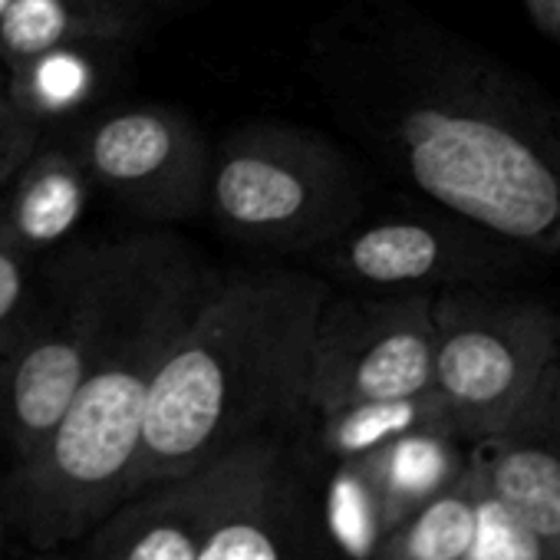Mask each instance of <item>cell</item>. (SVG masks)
Listing matches in <instances>:
<instances>
[{
  "instance_id": "1",
  "label": "cell",
  "mask_w": 560,
  "mask_h": 560,
  "mask_svg": "<svg viewBox=\"0 0 560 560\" xmlns=\"http://www.w3.org/2000/svg\"><path fill=\"white\" fill-rule=\"evenodd\" d=\"M337 119L419 198L534 254H560V100L399 0L314 34Z\"/></svg>"
},
{
  "instance_id": "2",
  "label": "cell",
  "mask_w": 560,
  "mask_h": 560,
  "mask_svg": "<svg viewBox=\"0 0 560 560\" xmlns=\"http://www.w3.org/2000/svg\"><path fill=\"white\" fill-rule=\"evenodd\" d=\"M327 294L307 270L214 280L155 373L136 491L241 445L288 439L311 412L314 334Z\"/></svg>"
},
{
  "instance_id": "3",
  "label": "cell",
  "mask_w": 560,
  "mask_h": 560,
  "mask_svg": "<svg viewBox=\"0 0 560 560\" xmlns=\"http://www.w3.org/2000/svg\"><path fill=\"white\" fill-rule=\"evenodd\" d=\"M214 280L178 244L129 304L60 422L4 478L0 517L27 544H73L136 494L155 373Z\"/></svg>"
},
{
  "instance_id": "4",
  "label": "cell",
  "mask_w": 560,
  "mask_h": 560,
  "mask_svg": "<svg viewBox=\"0 0 560 560\" xmlns=\"http://www.w3.org/2000/svg\"><path fill=\"white\" fill-rule=\"evenodd\" d=\"M178 244L139 234L73 247L54 264L50 284H37L27 327L0 357V439L18 462L60 422L129 304Z\"/></svg>"
},
{
  "instance_id": "5",
  "label": "cell",
  "mask_w": 560,
  "mask_h": 560,
  "mask_svg": "<svg viewBox=\"0 0 560 560\" xmlns=\"http://www.w3.org/2000/svg\"><path fill=\"white\" fill-rule=\"evenodd\" d=\"M366 191L347 152L298 126H247L208 165L205 211L241 244L320 250L363 218Z\"/></svg>"
},
{
  "instance_id": "6",
  "label": "cell",
  "mask_w": 560,
  "mask_h": 560,
  "mask_svg": "<svg viewBox=\"0 0 560 560\" xmlns=\"http://www.w3.org/2000/svg\"><path fill=\"white\" fill-rule=\"evenodd\" d=\"M432 389L462 442L491 435L560 357V314L501 288L432 294Z\"/></svg>"
},
{
  "instance_id": "7",
  "label": "cell",
  "mask_w": 560,
  "mask_h": 560,
  "mask_svg": "<svg viewBox=\"0 0 560 560\" xmlns=\"http://www.w3.org/2000/svg\"><path fill=\"white\" fill-rule=\"evenodd\" d=\"M314 257L357 294H439L498 288L521 270L527 250L435 208L432 214L357 218Z\"/></svg>"
},
{
  "instance_id": "8",
  "label": "cell",
  "mask_w": 560,
  "mask_h": 560,
  "mask_svg": "<svg viewBox=\"0 0 560 560\" xmlns=\"http://www.w3.org/2000/svg\"><path fill=\"white\" fill-rule=\"evenodd\" d=\"M432 294H327L311 360V416L432 389Z\"/></svg>"
},
{
  "instance_id": "9",
  "label": "cell",
  "mask_w": 560,
  "mask_h": 560,
  "mask_svg": "<svg viewBox=\"0 0 560 560\" xmlns=\"http://www.w3.org/2000/svg\"><path fill=\"white\" fill-rule=\"evenodd\" d=\"M198 560H353L291 435L241 445Z\"/></svg>"
},
{
  "instance_id": "10",
  "label": "cell",
  "mask_w": 560,
  "mask_h": 560,
  "mask_svg": "<svg viewBox=\"0 0 560 560\" xmlns=\"http://www.w3.org/2000/svg\"><path fill=\"white\" fill-rule=\"evenodd\" d=\"M93 185L142 218L182 221L205 214L211 152L175 109L122 106L96 116L77 142Z\"/></svg>"
},
{
  "instance_id": "11",
  "label": "cell",
  "mask_w": 560,
  "mask_h": 560,
  "mask_svg": "<svg viewBox=\"0 0 560 560\" xmlns=\"http://www.w3.org/2000/svg\"><path fill=\"white\" fill-rule=\"evenodd\" d=\"M468 462L481 488L560 553V357L491 435L468 442Z\"/></svg>"
},
{
  "instance_id": "12",
  "label": "cell",
  "mask_w": 560,
  "mask_h": 560,
  "mask_svg": "<svg viewBox=\"0 0 560 560\" xmlns=\"http://www.w3.org/2000/svg\"><path fill=\"white\" fill-rule=\"evenodd\" d=\"M234 452L129 494L86 534L90 560H198L221 511Z\"/></svg>"
},
{
  "instance_id": "13",
  "label": "cell",
  "mask_w": 560,
  "mask_h": 560,
  "mask_svg": "<svg viewBox=\"0 0 560 560\" xmlns=\"http://www.w3.org/2000/svg\"><path fill=\"white\" fill-rule=\"evenodd\" d=\"M340 468L370 504V527L380 540L402 517L452 488L468 471V442H462L448 425H432L363 458L340 462Z\"/></svg>"
},
{
  "instance_id": "14",
  "label": "cell",
  "mask_w": 560,
  "mask_h": 560,
  "mask_svg": "<svg viewBox=\"0 0 560 560\" xmlns=\"http://www.w3.org/2000/svg\"><path fill=\"white\" fill-rule=\"evenodd\" d=\"M4 188L8 198L0 208V224L27 254L37 257L77 234L96 185L77 149L47 145L34 149Z\"/></svg>"
},
{
  "instance_id": "15",
  "label": "cell",
  "mask_w": 560,
  "mask_h": 560,
  "mask_svg": "<svg viewBox=\"0 0 560 560\" xmlns=\"http://www.w3.org/2000/svg\"><path fill=\"white\" fill-rule=\"evenodd\" d=\"M103 44H109V40L63 44V47H54L27 63L4 70L14 103L37 129L90 109V103L106 86L103 63L96 60V47H103Z\"/></svg>"
},
{
  "instance_id": "16",
  "label": "cell",
  "mask_w": 560,
  "mask_h": 560,
  "mask_svg": "<svg viewBox=\"0 0 560 560\" xmlns=\"http://www.w3.org/2000/svg\"><path fill=\"white\" fill-rule=\"evenodd\" d=\"M478 521V475L468 471L386 530L370 560H465Z\"/></svg>"
},
{
  "instance_id": "17",
  "label": "cell",
  "mask_w": 560,
  "mask_h": 560,
  "mask_svg": "<svg viewBox=\"0 0 560 560\" xmlns=\"http://www.w3.org/2000/svg\"><path fill=\"white\" fill-rule=\"evenodd\" d=\"M320 422V448L340 462L363 458L409 432L432 429V425H448V412L435 389L419 393V396H399V399H366V402H350L330 412L317 416ZM455 432V429H452Z\"/></svg>"
},
{
  "instance_id": "18",
  "label": "cell",
  "mask_w": 560,
  "mask_h": 560,
  "mask_svg": "<svg viewBox=\"0 0 560 560\" xmlns=\"http://www.w3.org/2000/svg\"><path fill=\"white\" fill-rule=\"evenodd\" d=\"M100 40L63 0H11L0 14V70L27 63L54 47Z\"/></svg>"
},
{
  "instance_id": "19",
  "label": "cell",
  "mask_w": 560,
  "mask_h": 560,
  "mask_svg": "<svg viewBox=\"0 0 560 560\" xmlns=\"http://www.w3.org/2000/svg\"><path fill=\"white\" fill-rule=\"evenodd\" d=\"M465 560H560V553L498 504L478 481V521Z\"/></svg>"
},
{
  "instance_id": "20",
  "label": "cell",
  "mask_w": 560,
  "mask_h": 560,
  "mask_svg": "<svg viewBox=\"0 0 560 560\" xmlns=\"http://www.w3.org/2000/svg\"><path fill=\"white\" fill-rule=\"evenodd\" d=\"M37 298V267L0 224V357H4L31 320Z\"/></svg>"
},
{
  "instance_id": "21",
  "label": "cell",
  "mask_w": 560,
  "mask_h": 560,
  "mask_svg": "<svg viewBox=\"0 0 560 560\" xmlns=\"http://www.w3.org/2000/svg\"><path fill=\"white\" fill-rule=\"evenodd\" d=\"M40 129L21 113V106L14 103L11 90H8V77L0 70V188L11 182V175L31 159V152L37 149Z\"/></svg>"
},
{
  "instance_id": "22",
  "label": "cell",
  "mask_w": 560,
  "mask_h": 560,
  "mask_svg": "<svg viewBox=\"0 0 560 560\" xmlns=\"http://www.w3.org/2000/svg\"><path fill=\"white\" fill-rule=\"evenodd\" d=\"M63 4L100 37V40H129L136 37V31L145 24L139 18V11L129 4V0H63Z\"/></svg>"
},
{
  "instance_id": "23",
  "label": "cell",
  "mask_w": 560,
  "mask_h": 560,
  "mask_svg": "<svg viewBox=\"0 0 560 560\" xmlns=\"http://www.w3.org/2000/svg\"><path fill=\"white\" fill-rule=\"evenodd\" d=\"M527 18L534 21L537 34L560 47V0H524Z\"/></svg>"
},
{
  "instance_id": "24",
  "label": "cell",
  "mask_w": 560,
  "mask_h": 560,
  "mask_svg": "<svg viewBox=\"0 0 560 560\" xmlns=\"http://www.w3.org/2000/svg\"><path fill=\"white\" fill-rule=\"evenodd\" d=\"M129 4L139 11V18L145 21L152 11H185V8H195V4H205V0H129Z\"/></svg>"
},
{
  "instance_id": "25",
  "label": "cell",
  "mask_w": 560,
  "mask_h": 560,
  "mask_svg": "<svg viewBox=\"0 0 560 560\" xmlns=\"http://www.w3.org/2000/svg\"><path fill=\"white\" fill-rule=\"evenodd\" d=\"M11 4V0H0V14H4V8Z\"/></svg>"
},
{
  "instance_id": "26",
  "label": "cell",
  "mask_w": 560,
  "mask_h": 560,
  "mask_svg": "<svg viewBox=\"0 0 560 560\" xmlns=\"http://www.w3.org/2000/svg\"><path fill=\"white\" fill-rule=\"evenodd\" d=\"M0 527H4V517H0Z\"/></svg>"
}]
</instances>
